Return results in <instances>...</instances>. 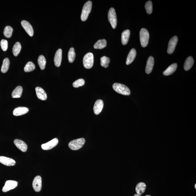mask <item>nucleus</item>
I'll return each instance as SVG.
<instances>
[{
    "label": "nucleus",
    "mask_w": 196,
    "mask_h": 196,
    "mask_svg": "<svg viewBox=\"0 0 196 196\" xmlns=\"http://www.w3.org/2000/svg\"><path fill=\"white\" fill-rule=\"evenodd\" d=\"M154 59L152 56H150L148 59L145 71L146 73L149 74L152 71L154 65Z\"/></svg>",
    "instance_id": "obj_18"
},
{
    "label": "nucleus",
    "mask_w": 196,
    "mask_h": 196,
    "mask_svg": "<svg viewBox=\"0 0 196 196\" xmlns=\"http://www.w3.org/2000/svg\"><path fill=\"white\" fill-rule=\"evenodd\" d=\"M1 46L3 51H6L8 48V42L6 40L2 39L1 42Z\"/></svg>",
    "instance_id": "obj_35"
},
{
    "label": "nucleus",
    "mask_w": 196,
    "mask_h": 196,
    "mask_svg": "<svg viewBox=\"0 0 196 196\" xmlns=\"http://www.w3.org/2000/svg\"><path fill=\"white\" fill-rule=\"evenodd\" d=\"M76 54L73 48H71L68 53V61L70 63H73L75 59Z\"/></svg>",
    "instance_id": "obj_29"
},
{
    "label": "nucleus",
    "mask_w": 196,
    "mask_h": 196,
    "mask_svg": "<svg viewBox=\"0 0 196 196\" xmlns=\"http://www.w3.org/2000/svg\"><path fill=\"white\" fill-rule=\"evenodd\" d=\"M36 94L39 99L45 101L47 100V95L43 89L40 87H37L35 88Z\"/></svg>",
    "instance_id": "obj_16"
},
{
    "label": "nucleus",
    "mask_w": 196,
    "mask_h": 196,
    "mask_svg": "<svg viewBox=\"0 0 196 196\" xmlns=\"http://www.w3.org/2000/svg\"><path fill=\"white\" fill-rule=\"evenodd\" d=\"M62 57V51L61 49H59L56 51L54 57V63L55 66L59 67L61 66Z\"/></svg>",
    "instance_id": "obj_15"
},
{
    "label": "nucleus",
    "mask_w": 196,
    "mask_h": 196,
    "mask_svg": "<svg viewBox=\"0 0 196 196\" xmlns=\"http://www.w3.org/2000/svg\"><path fill=\"white\" fill-rule=\"evenodd\" d=\"M104 107V102L101 100H97L95 104L93 110L95 114L98 115L101 112Z\"/></svg>",
    "instance_id": "obj_13"
},
{
    "label": "nucleus",
    "mask_w": 196,
    "mask_h": 196,
    "mask_svg": "<svg viewBox=\"0 0 196 196\" xmlns=\"http://www.w3.org/2000/svg\"><path fill=\"white\" fill-rule=\"evenodd\" d=\"M14 144L18 149L23 152L27 151L28 146L27 144L20 139H16L14 141Z\"/></svg>",
    "instance_id": "obj_12"
},
{
    "label": "nucleus",
    "mask_w": 196,
    "mask_h": 196,
    "mask_svg": "<svg viewBox=\"0 0 196 196\" xmlns=\"http://www.w3.org/2000/svg\"><path fill=\"white\" fill-rule=\"evenodd\" d=\"M92 5V2L91 1H88L84 4L81 16V18L82 21L87 20L88 16L91 12Z\"/></svg>",
    "instance_id": "obj_2"
},
{
    "label": "nucleus",
    "mask_w": 196,
    "mask_h": 196,
    "mask_svg": "<svg viewBox=\"0 0 196 196\" xmlns=\"http://www.w3.org/2000/svg\"><path fill=\"white\" fill-rule=\"evenodd\" d=\"M101 65L103 67L107 68L109 66V64L110 63V59L108 57L104 56L101 58Z\"/></svg>",
    "instance_id": "obj_30"
},
{
    "label": "nucleus",
    "mask_w": 196,
    "mask_h": 196,
    "mask_svg": "<svg viewBox=\"0 0 196 196\" xmlns=\"http://www.w3.org/2000/svg\"><path fill=\"white\" fill-rule=\"evenodd\" d=\"M85 139L80 138L70 141L68 144L69 147L73 151H76L82 148L85 143Z\"/></svg>",
    "instance_id": "obj_3"
},
{
    "label": "nucleus",
    "mask_w": 196,
    "mask_h": 196,
    "mask_svg": "<svg viewBox=\"0 0 196 196\" xmlns=\"http://www.w3.org/2000/svg\"><path fill=\"white\" fill-rule=\"evenodd\" d=\"M136 55V51L135 49H132L129 52L126 61V64L127 65L130 64L133 62L135 60Z\"/></svg>",
    "instance_id": "obj_19"
},
{
    "label": "nucleus",
    "mask_w": 196,
    "mask_h": 196,
    "mask_svg": "<svg viewBox=\"0 0 196 196\" xmlns=\"http://www.w3.org/2000/svg\"><path fill=\"white\" fill-rule=\"evenodd\" d=\"M134 196H141L140 195H138V194H135Z\"/></svg>",
    "instance_id": "obj_36"
},
{
    "label": "nucleus",
    "mask_w": 196,
    "mask_h": 196,
    "mask_svg": "<svg viewBox=\"0 0 196 196\" xmlns=\"http://www.w3.org/2000/svg\"><path fill=\"white\" fill-rule=\"evenodd\" d=\"M146 185L144 183L140 182L137 185L135 188L137 194L139 195H142L145 191Z\"/></svg>",
    "instance_id": "obj_22"
},
{
    "label": "nucleus",
    "mask_w": 196,
    "mask_h": 196,
    "mask_svg": "<svg viewBox=\"0 0 196 196\" xmlns=\"http://www.w3.org/2000/svg\"><path fill=\"white\" fill-rule=\"evenodd\" d=\"M10 61L8 58H5L3 60V64L1 67V72L3 73H5L8 71L9 68Z\"/></svg>",
    "instance_id": "obj_26"
},
{
    "label": "nucleus",
    "mask_w": 196,
    "mask_h": 196,
    "mask_svg": "<svg viewBox=\"0 0 196 196\" xmlns=\"http://www.w3.org/2000/svg\"><path fill=\"white\" fill-rule=\"evenodd\" d=\"M145 8L147 14H150L153 11V4L151 1H148L145 5Z\"/></svg>",
    "instance_id": "obj_33"
},
{
    "label": "nucleus",
    "mask_w": 196,
    "mask_h": 196,
    "mask_svg": "<svg viewBox=\"0 0 196 196\" xmlns=\"http://www.w3.org/2000/svg\"><path fill=\"white\" fill-rule=\"evenodd\" d=\"M94 63V56L92 53L89 52L84 56L83 59L84 67L89 69L92 67Z\"/></svg>",
    "instance_id": "obj_5"
},
{
    "label": "nucleus",
    "mask_w": 196,
    "mask_h": 196,
    "mask_svg": "<svg viewBox=\"0 0 196 196\" xmlns=\"http://www.w3.org/2000/svg\"><path fill=\"white\" fill-rule=\"evenodd\" d=\"M35 68V66L32 62L29 61L27 63L24 67V71L26 72H30L34 70Z\"/></svg>",
    "instance_id": "obj_31"
},
{
    "label": "nucleus",
    "mask_w": 196,
    "mask_h": 196,
    "mask_svg": "<svg viewBox=\"0 0 196 196\" xmlns=\"http://www.w3.org/2000/svg\"><path fill=\"white\" fill-rule=\"evenodd\" d=\"M0 163L5 165L8 166H14L16 162L12 158L6 157L4 156H0Z\"/></svg>",
    "instance_id": "obj_14"
},
{
    "label": "nucleus",
    "mask_w": 196,
    "mask_h": 196,
    "mask_svg": "<svg viewBox=\"0 0 196 196\" xmlns=\"http://www.w3.org/2000/svg\"><path fill=\"white\" fill-rule=\"evenodd\" d=\"M178 41V38L176 36H174L170 40L167 50L168 53L171 54L173 53L175 49Z\"/></svg>",
    "instance_id": "obj_7"
},
{
    "label": "nucleus",
    "mask_w": 196,
    "mask_h": 196,
    "mask_svg": "<svg viewBox=\"0 0 196 196\" xmlns=\"http://www.w3.org/2000/svg\"><path fill=\"white\" fill-rule=\"evenodd\" d=\"M195 188L196 189V184H195Z\"/></svg>",
    "instance_id": "obj_37"
},
{
    "label": "nucleus",
    "mask_w": 196,
    "mask_h": 196,
    "mask_svg": "<svg viewBox=\"0 0 196 196\" xmlns=\"http://www.w3.org/2000/svg\"><path fill=\"white\" fill-rule=\"evenodd\" d=\"M29 109L27 107H19L15 108L14 110L13 114L14 116H18L23 115L27 114L29 112Z\"/></svg>",
    "instance_id": "obj_17"
},
{
    "label": "nucleus",
    "mask_w": 196,
    "mask_h": 196,
    "mask_svg": "<svg viewBox=\"0 0 196 196\" xmlns=\"http://www.w3.org/2000/svg\"><path fill=\"white\" fill-rule=\"evenodd\" d=\"M107 42L105 39L98 40L94 45V48L96 49H102L106 47Z\"/></svg>",
    "instance_id": "obj_25"
},
{
    "label": "nucleus",
    "mask_w": 196,
    "mask_h": 196,
    "mask_svg": "<svg viewBox=\"0 0 196 196\" xmlns=\"http://www.w3.org/2000/svg\"><path fill=\"white\" fill-rule=\"evenodd\" d=\"M177 67V64H173L169 66L167 69L164 71L163 75L165 76H169L172 75L175 72Z\"/></svg>",
    "instance_id": "obj_21"
},
{
    "label": "nucleus",
    "mask_w": 196,
    "mask_h": 196,
    "mask_svg": "<svg viewBox=\"0 0 196 196\" xmlns=\"http://www.w3.org/2000/svg\"><path fill=\"white\" fill-rule=\"evenodd\" d=\"M140 40L141 46L143 47L147 46L149 39V34L147 30L144 28L141 30L139 33Z\"/></svg>",
    "instance_id": "obj_4"
},
{
    "label": "nucleus",
    "mask_w": 196,
    "mask_h": 196,
    "mask_svg": "<svg viewBox=\"0 0 196 196\" xmlns=\"http://www.w3.org/2000/svg\"><path fill=\"white\" fill-rule=\"evenodd\" d=\"M21 24L28 34L30 36H33L34 32H33V28L31 25L27 21L24 20H22L21 22Z\"/></svg>",
    "instance_id": "obj_11"
},
{
    "label": "nucleus",
    "mask_w": 196,
    "mask_h": 196,
    "mask_svg": "<svg viewBox=\"0 0 196 196\" xmlns=\"http://www.w3.org/2000/svg\"><path fill=\"white\" fill-rule=\"evenodd\" d=\"M38 62L39 66L42 70L45 69V67L46 61L44 56L43 55H40L38 58Z\"/></svg>",
    "instance_id": "obj_28"
},
{
    "label": "nucleus",
    "mask_w": 196,
    "mask_h": 196,
    "mask_svg": "<svg viewBox=\"0 0 196 196\" xmlns=\"http://www.w3.org/2000/svg\"><path fill=\"white\" fill-rule=\"evenodd\" d=\"M145 196H151L150 195H146Z\"/></svg>",
    "instance_id": "obj_38"
},
{
    "label": "nucleus",
    "mask_w": 196,
    "mask_h": 196,
    "mask_svg": "<svg viewBox=\"0 0 196 196\" xmlns=\"http://www.w3.org/2000/svg\"><path fill=\"white\" fill-rule=\"evenodd\" d=\"M21 48H22V47H21L20 43L19 42H17L12 48V52H13L14 55L15 56H18L20 53Z\"/></svg>",
    "instance_id": "obj_27"
},
{
    "label": "nucleus",
    "mask_w": 196,
    "mask_h": 196,
    "mask_svg": "<svg viewBox=\"0 0 196 196\" xmlns=\"http://www.w3.org/2000/svg\"><path fill=\"white\" fill-rule=\"evenodd\" d=\"M194 60L191 56H189L187 58L185 61L184 68L185 70L188 71L190 70L194 64Z\"/></svg>",
    "instance_id": "obj_24"
},
{
    "label": "nucleus",
    "mask_w": 196,
    "mask_h": 196,
    "mask_svg": "<svg viewBox=\"0 0 196 196\" xmlns=\"http://www.w3.org/2000/svg\"><path fill=\"white\" fill-rule=\"evenodd\" d=\"M58 142H59V140L58 138H54L45 144H42L41 147L43 150L47 151V150L52 149V148L55 147L57 145Z\"/></svg>",
    "instance_id": "obj_10"
},
{
    "label": "nucleus",
    "mask_w": 196,
    "mask_h": 196,
    "mask_svg": "<svg viewBox=\"0 0 196 196\" xmlns=\"http://www.w3.org/2000/svg\"><path fill=\"white\" fill-rule=\"evenodd\" d=\"M23 88L22 86H19L15 88L12 93V98H20L22 96Z\"/></svg>",
    "instance_id": "obj_23"
},
{
    "label": "nucleus",
    "mask_w": 196,
    "mask_h": 196,
    "mask_svg": "<svg viewBox=\"0 0 196 196\" xmlns=\"http://www.w3.org/2000/svg\"><path fill=\"white\" fill-rule=\"evenodd\" d=\"M33 187L36 192H39L42 188V179L40 176H37L33 180Z\"/></svg>",
    "instance_id": "obj_9"
},
{
    "label": "nucleus",
    "mask_w": 196,
    "mask_h": 196,
    "mask_svg": "<svg viewBox=\"0 0 196 196\" xmlns=\"http://www.w3.org/2000/svg\"><path fill=\"white\" fill-rule=\"evenodd\" d=\"M113 88L116 92L119 94L126 96H128L130 94V89L124 85L115 83L113 84Z\"/></svg>",
    "instance_id": "obj_1"
},
{
    "label": "nucleus",
    "mask_w": 196,
    "mask_h": 196,
    "mask_svg": "<svg viewBox=\"0 0 196 196\" xmlns=\"http://www.w3.org/2000/svg\"><path fill=\"white\" fill-rule=\"evenodd\" d=\"M108 18L109 22L114 29H115L117 25V19L115 10L114 8H111L108 13Z\"/></svg>",
    "instance_id": "obj_6"
},
{
    "label": "nucleus",
    "mask_w": 196,
    "mask_h": 196,
    "mask_svg": "<svg viewBox=\"0 0 196 196\" xmlns=\"http://www.w3.org/2000/svg\"><path fill=\"white\" fill-rule=\"evenodd\" d=\"M85 81L83 79H80L76 80L73 83V86L75 88H78L80 86H84L85 84Z\"/></svg>",
    "instance_id": "obj_34"
},
{
    "label": "nucleus",
    "mask_w": 196,
    "mask_h": 196,
    "mask_svg": "<svg viewBox=\"0 0 196 196\" xmlns=\"http://www.w3.org/2000/svg\"><path fill=\"white\" fill-rule=\"evenodd\" d=\"M18 182L16 181L12 180L7 181L5 183V186L2 188L3 192H7L9 191L14 189L17 186Z\"/></svg>",
    "instance_id": "obj_8"
},
{
    "label": "nucleus",
    "mask_w": 196,
    "mask_h": 196,
    "mask_svg": "<svg viewBox=\"0 0 196 196\" xmlns=\"http://www.w3.org/2000/svg\"><path fill=\"white\" fill-rule=\"evenodd\" d=\"M13 29L10 26H7L5 27L4 31L5 36L7 38H10L11 37Z\"/></svg>",
    "instance_id": "obj_32"
},
{
    "label": "nucleus",
    "mask_w": 196,
    "mask_h": 196,
    "mask_svg": "<svg viewBox=\"0 0 196 196\" xmlns=\"http://www.w3.org/2000/svg\"><path fill=\"white\" fill-rule=\"evenodd\" d=\"M130 36L129 30H127L123 32L121 35V42L123 45H126L128 43Z\"/></svg>",
    "instance_id": "obj_20"
}]
</instances>
